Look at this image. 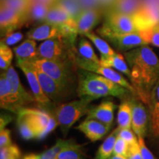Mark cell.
Returning <instances> with one entry per match:
<instances>
[{
  "label": "cell",
  "instance_id": "cell-1",
  "mask_svg": "<svg viewBox=\"0 0 159 159\" xmlns=\"http://www.w3.org/2000/svg\"><path fill=\"white\" fill-rule=\"evenodd\" d=\"M125 57L130 69V80L136 95L148 105L159 80V58L147 45L125 52Z\"/></svg>",
  "mask_w": 159,
  "mask_h": 159
},
{
  "label": "cell",
  "instance_id": "cell-2",
  "mask_svg": "<svg viewBox=\"0 0 159 159\" xmlns=\"http://www.w3.org/2000/svg\"><path fill=\"white\" fill-rule=\"evenodd\" d=\"M77 92L80 98L87 97L92 101L108 96L123 99L129 94H134L128 89L102 75L80 69L77 71Z\"/></svg>",
  "mask_w": 159,
  "mask_h": 159
},
{
  "label": "cell",
  "instance_id": "cell-3",
  "mask_svg": "<svg viewBox=\"0 0 159 159\" xmlns=\"http://www.w3.org/2000/svg\"><path fill=\"white\" fill-rule=\"evenodd\" d=\"M91 102V99L80 97L77 100L62 103L55 108L54 117L63 136H66L75 122L88 114L92 107L90 106Z\"/></svg>",
  "mask_w": 159,
  "mask_h": 159
},
{
  "label": "cell",
  "instance_id": "cell-4",
  "mask_svg": "<svg viewBox=\"0 0 159 159\" xmlns=\"http://www.w3.org/2000/svg\"><path fill=\"white\" fill-rule=\"evenodd\" d=\"M30 63L56 80L68 91L74 83L69 63L41 58L35 59Z\"/></svg>",
  "mask_w": 159,
  "mask_h": 159
},
{
  "label": "cell",
  "instance_id": "cell-5",
  "mask_svg": "<svg viewBox=\"0 0 159 159\" xmlns=\"http://www.w3.org/2000/svg\"><path fill=\"white\" fill-rule=\"evenodd\" d=\"M134 16H129L109 11L105 22L98 29V33L102 37L109 35H119L138 32Z\"/></svg>",
  "mask_w": 159,
  "mask_h": 159
},
{
  "label": "cell",
  "instance_id": "cell-6",
  "mask_svg": "<svg viewBox=\"0 0 159 159\" xmlns=\"http://www.w3.org/2000/svg\"><path fill=\"white\" fill-rule=\"evenodd\" d=\"M69 44L62 38H54L46 40L37 48V58L59 61L70 64L71 61L75 64V54L67 53Z\"/></svg>",
  "mask_w": 159,
  "mask_h": 159
},
{
  "label": "cell",
  "instance_id": "cell-7",
  "mask_svg": "<svg viewBox=\"0 0 159 159\" xmlns=\"http://www.w3.org/2000/svg\"><path fill=\"white\" fill-rule=\"evenodd\" d=\"M27 117L36 132V139H43L57 127V122L54 116L40 109L23 108L19 112ZM17 113V114H18Z\"/></svg>",
  "mask_w": 159,
  "mask_h": 159
},
{
  "label": "cell",
  "instance_id": "cell-8",
  "mask_svg": "<svg viewBox=\"0 0 159 159\" xmlns=\"http://www.w3.org/2000/svg\"><path fill=\"white\" fill-rule=\"evenodd\" d=\"M74 62L75 65L78 69L89 71L102 75V76L114 81L117 84L128 89L133 94H136V91H135L132 84H130L120 73L114 70L112 68L104 66L101 65L100 63H97L93 62V61H88V60H85L80 56H77V55H75Z\"/></svg>",
  "mask_w": 159,
  "mask_h": 159
},
{
  "label": "cell",
  "instance_id": "cell-9",
  "mask_svg": "<svg viewBox=\"0 0 159 159\" xmlns=\"http://www.w3.org/2000/svg\"><path fill=\"white\" fill-rule=\"evenodd\" d=\"M5 71L11 90L13 112L18 113L20 109L25 108L27 104L35 101V98L24 88L16 71L12 66Z\"/></svg>",
  "mask_w": 159,
  "mask_h": 159
},
{
  "label": "cell",
  "instance_id": "cell-10",
  "mask_svg": "<svg viewBox=\"0 0 159 159\" xmlns=\"http://www.w3.org/2000/svg\"><path fill=\"white\" fill-rule=\"evenodd\" d=\"M17 66L22 70L26 78L28 81L35 102L44 107L51 105L52 100L43 91L35 69L33 66L30 64V63L17 61Z\"/></svg>",
  "mask_w": 159,
  "mask_h": 159
},
{
  "label": "cell",
  "instance_id": "cell-11",
  "mask_svg": "<svg viewBox=\"0 0 159 159\" xmlns=\"http://www.w3.org/2000/svg\"><path fill=\"white\" fill-rule=\"evenodd\" d=\"M132 108V129L136 136L139 137L146 136L148 133L149 121V112L145 108L144 103L139 99H130Z\"/></svg>",
  "mask_w": 159,
  "mask_h": 159
},
{
  "label": "cell",
  "instance_id": "cell-12",
  "mask_svg": "<svg viewBox=\"0 0 159 159\" xmlns=\"http://www.w3.org/2000/svg\"><path fill=\"white\" fill-rule=\"evenodd\" d=\"M32 66L35 69L40 84H41V88H42V90L45 93V94L52 102H56L62 100L66 97V95L68 94V91L63 88V86H61L56 80L52 78L51 77H49L43 71L35 67L33 65Z\"/></svg>",
  "mask_w": 159,
  "mask_h": 159
},
{
  "label": "cell",
  "instance_id": "cell-13",
  "mask_svg": "<svg viewBox=\"0 0 159 159\" xmlns=\"http://www.w3.org/2000/svg\"><path fill=\"white\" fill-rule=\"evenodd\" d=\"M119 51L126 52L137 47L148 45L139 31L119 35H109L104 37Z\"/></svg>",
  "mask_w": 159,
  "mask_h": 159
},
{
  "label": "cell",
  "instance_id": "cell-14",
  "mask_svg": "<svg viewBox=\"0 0 159 159\" xmlns=\"http://www.w3.org/2000/svg\"><path fill=\"white\" fill-rule=\"evenodd\" d=\"M26 23L25 18L15 10L1 6L0 8V26L2 37L13 33L15 29Z\"/></svg>",
  "mask_w": 159,
  "mask_h": 159
},
{
  "label": "cell",
  "instance_id": "cell-15",
  "mask_svg": "<svg viewBox=\"0 0 159 159\" xmlns=\"http://www.w3.org/2000/svg\"><path fill=\"white\" fill-rule=\"evenodd\" d=\"M111 126L104 124L96 119H86L76 127L91 142L101 140L109 132Z\"/></svg>",
  "mask_w": 159,
  "mask_h": 159
},
{
  "label": "cell",
  "instance_id": "cell-16",
  "mask_svg": "<svg viewBox=\"0 0 159 159\" xmlns=\"http://www.w3.org/2000/svg\"><path fill=\"white\" fill-rule=\"evenodd\" d=\"M116 105L111 100L103 101L97 106H92L87 114L86 119H96L112 127L114 119V111Z\"/></svg>",
  "mask_w": 159,
  "mask_h": 159
},
{
  "label": "cell",
  "instance_id": "cell-17",
  "mask_svg": "<svg viewBox=\"0 0 159 159\" xmlns=\"http://www.w3.org/2000/svg\"><path fill=\"white\" fill-rule=\"evenodd\" d=\"M139 31L147 30L159 25V7L149 6L142 7L134 16Z\"/></svg>",
  "mask_w": 159,
  "mask_h": 159
},
{
  "label": "cell",
  "instance_id": "cell-18",
  "mask_svg": "<svg viewBox=\"0 0 159 159\" xmlns=\"http://www.w3.org/2000/svg\"><path fill=\"white\" fill-rule=\"evenodd\" d=\"M148 108L150 132L159 146V80L151 93Z\"/></svg>",
  "mask_w": 159,
  "mask_h": 159
},
{
  "label": "cell",
  "instance_id": "cell-19",
  "mask_svg": "<svg viewBox=\"0 0 159 159\" xmlns=\"http://www.w3.org/2000/svg\"><path fill=\"white\" fill-rule=\"evenodd\" d=\"M45 21L58 26H69L77 30V21L64 8L57 4L51 6Z\"/></svg>",
  "mask_w": 159,
  "mask_h": 159
},
{
  "label": "cell",
  "instance_id": "cell-20",
  "mask_svg": "<svg viewBox=\"0 0 159 159\" xmlns=\"http://www.w3.org/2000/svg\"><path fill=\"white\" fill-rule=\"evenodd\" d=\"M101 19V13L98 9L85 10L77 19L78 34L84 35L96 26Z\"/></svg>",
  "mask_w": 159,
  "mask_h": 159
},
{
  "label": "cell",
  "instance_id": "cell-21",
  "mask_svg": "<svg viewBox=\"0 0 159 159\" xmlns=\"http://www.w3.org/2000/svg\"><path fill=\"white\" fill-rule=\"evenodd\" d=\"M27 36L35 41H46L54 38H61V27L58 25L45 21L44 24L30 31Z\"/></svg>",
  "mask_w": 159,
  "mask_h": 159
},
{
  "label": "cell",
  "instance_id": "cell-22",
  "mask_svg": "<svg viewBox=\"0 0 159 159\" xmlns=\"http://www.w3.org/2000/svg\"><path fill=\"white\" fill-rule=\"evenodd\" d=\"M17 61L30 62L37 59V43L35 40L29 39L13 48Z\"/></svg>",
  "mask_w": 159,
  "mask_h": 159
},
{
  "label": "cell",
  "instance_id": "cell-23",
  "mask_svg": "<svg viewBox=\"0 0 159 159\" xmlns=\"http://www.w3.org/2000/svg\"><path fill=\"white\" fill-rule=\"evenodd\" d=\"M100 64L106 67L114 68L122 72L130 78V69L129 68L128 63L125 61V57L119 52H115L114 55L109 57H101Z\"/></svg>",
  "mask_w": 159,
  "mask_h": 159
},
{
  "label": "cell",
  "instance_id": "cell-24",
  "mask_svg": "<svg viewBox=\"0 0 159 159\" xmlns=\"http://www.w3.org/2000/svg\"><path fill=\"white\" fill-rule=\"evenodd\" d=\"M111 11L134 16L141 9L140 0H115L111 6Z\"/></svg>",
  "mask_w": 159,
  "mask_h": 159
},
{
  "label": "cell",
  "instance_id": "cell-25",
  "mask_svg": "<svg viewBox=\"0 0 159 159\" xmlns=\"http://www.w3.org/2000/svg\"><path fill=\"white\" fill-rule=\"evenodd\" d=\"M69 144V140L57 139L54 146L41 153L26 155L22 159H57V155L63 148Z\"/></svg>",
  "mask_w": 159,
  "mask_h": 159
},
{
  "label": "cell",
  "instance_id": "cell-26",
  "mask_svg": "<svg viewBox=\"0 0 159 159\" xmlns=\"http://www.w3.org/2000/svg\"><path fill=\"white\" fill-rule=\"evenodd\" d=\"M51 6L46 4L38 2L31 1L30 4L28 11L26 16V22L30 21H45Z\"/></svg>",
  "mask_w": 159,
  "mask_h": 159
},
{
  "label": "cell",
  "instance_id": "cell-27",
  "mask_svg": "<svg viewBox=\"0 0 159 159\" xmlns=\"http://www.w3.org/2000/svg\"><path fill=\"white\" fill-rule=\"evenodd\" d=\"M118 127L111 132V134L105 139L104 142L99 146L94 159H108L113 155L114 148L116 137L118 136Z\"/></svg>",
  "mask_w": 159,
  "mask_h": 159
},
{
  "label": "cell",
  "instance_id": "cell-28",
  "mask_svg": "<svg viewBox=\"0 0 159 159\" xmlns=\"http://www.w3.org/2000/svg\"><path fill=\"white\" fill-rule=\"evenodd\" d=\"M117 124L119 129H130L132 128V108L129 100L124 101L119 106Z\"/></svg>",
  "mask_w": 159,
  "mask_h": 159
},
{
  "label": "cell",
  "instance_id": "cell-29",
  "mask_svg": "<svg viewBox=\"0 0 159 159\" xmlns=\"http://www.w3.org/2000/svg\"><path fill=\"white\" fill-rule=\"evenodd\" d=\"M0 105L2 109H6L13 112L11 90L6 71L2 72L0 77Z\"/></svg>",
  "mask_w": 159,
  "mask_h": 159
},
{
  "label": "cell",
  "instance_id": "cell-30",
  "mask_svg": "<svg viewBox=\"0 0 159 159\" xmlns=\"http://www.w3.org/2000/svg\"><path fill=\"white\" fill-rule=\"evenodd\" d=\"M84 36L87 37L89 40L92 41L95 47H97L99 52H100L101 57L111 56L116 52L104 39H101L99 35H96L93 32H88V33H85Z\"/></svg>",
  "mask_w": 159,
  "mask_h": 159
},
{
  "label": "cell",
  "instance_id": "cell-31",
  "mask_svg": "<svg viewBox=\"0 0 159 159\" xmlns=\"http://www.w3.org/2000/svg\"><path fill=\"white\" fill-rule=\"evenodd\" d=\"M17 114V125L21 137L25 140L36 139V132L27 117L20 113H18Z\"/></svg>",
  "mask_w": 159,
  "mask_h": 159
},
{
  "label": "cell",
  "instance_id": "cell-32",
  "mask_svg": "<svg viewBox=\"0 0 159 159\" xmlns=\"http://www.w3.org/2000/svg\"><path fill=\"white\" fill-rule=\"evenodd\" d=\"M57 159H85L81 146L73 140L59 152Z\"/></svg>",
  "mask_w": 159,
  "mask_h": 159
},
{
  "label": "cell",
  "instance_id": "cell-33",
  "mask_svg": "<svg viewBox=\"0 0 159 159\" xmlns=\"http://www.w3.org/2000/svg\"><path fill=\"white\" fill-rule=\"evenodd\" d=\"M77 52L79 56L83 58L97 63H100V59H99L97 55L95 54L91 43L84 38H81V39L80 40Z\"/></svg>",
  "mask_w": 159,
  "mask_h": 159
},
{
  "label": "cell",
  "instance_id": "cell-34",
  "mask_svg": "<svg viewBox=\"0 0 159 159\" xmlns=\"http://www.w3.org/2000/svg\"><path fill=\"white\" fill-rule=\"evenodd\" d=\"M55 4L64 8L76 21L79 16L83 11L78 0H57Z\"/></svg>",
  "mask_w": 159,
  "mask_h": 159
},
{
  "label": "cell",
  "instance_id": "cell-35",
  "mask_svg": "<svg viewBox=\"0 0 159 159\" xmlns=\"http://www.w3.org/2000/svg\"><path fill=\"white\" fill-rule=\"evenodd\" d=\"M30 0H1V6L15 10L25 18L28 11Z\"/></svg>",
  "mask_w": 159,
  "mask_h": 159
},
{
  "label": "cell",
  "instance_id": "cell-36",
  "mask_svg": "<svg viewBox=\"0 0 159 159\" xmlns=\"http://www.w3.org/2000/svg\"><path fill=\"white\" fill-rule=\"evenodd\" d=\"M13 52L7 45L1 42L0 44V68L3 71H7L11 66Z\"/></svg>",
  "mask_w": 159,
  "mask_h": 159
},
{
  "label": "cell",
  "instance_id": "cell-37",
  "mask_svg": "<svg viewBox=\"0 0 159 159\" xmlns=\"http://www.w3.org/2000/svg\"><path fill=\"white\" fill-rule=\"evenodd\" d=\"M139 33L147 43L159 47V25L151 28L140 30Z\"/></svg>",
  "mask_w": 159,
  "mask_h": 159
},
{
  "label": "cell",
  "instance_id": "cell-38",
  "mask_svg": "<svg viewBox=\"0 0 159 159\" xmlns=\"http://www.w3.org/2000/svg\"><path fill=\"white\" fill-rule=\"evenodd\" d=\"M0 159H21V152L17 145L11 144L1 148Z\"/></svg>",
  "mask_w": 159,
  "mask_h": 159
},
{
  "label": "cell",
  "instance_id": "cell-39",
  "mask_svg": "<svg viewBox=\"0 0 159 159\" xmlns=\"http://www.w3.org/2000/svg\"><path fill=\"white\" fill-rule=\"evenodd\" d=\"M129 146L130 145H129L128 143L125 139L121 138L120 136H117L116 142H115L113 154L121 155V156L127 157L128 153Z\"/></svg>",
  "mask_w": 159,
  "mask_h": 159
},
{
  "label": "cell",
  "instance_id": "cell-40",
  "mask_svg": "<svg viewBox=\"0 0 159 159\" xmlns=\"http://www.w3.org/2000/svg\"><path fill=\"white\" fill-rule=\"evenodd\" d=\"M118 136H120L121 138H122L123 139H125V140L128 143L129 145L134 144L135 143L138 142V139H137L138 136H137L136 134H135L134 131H132L130 129L119 128Z\"/></svg>",
  "mask_w": 159,
  "mask_h": 159
},
{
  "label": "cell",
  "instance_id": "cell-41",
  "mask_svg": "<svg viewBox=\"0 0 159 159\" xmlns=\"http://www.w3.org/2000/svg\"><path fill=\"white\" fill-rule=\"evenodd\" d=\"M138 144L139 150H140L141 155H142L143 159H156L154 155L152 153V152L147 147L143 137H138Z\"/></svg>",
  "mask_w": 159,
  "mask_h": 159
},
{
  "label": "cell",
  "instance_id": "cell-42",
  "mask_svg": "<svg viewBox=\"0 0 159 159\" xmlns=\"http://www.w3.org/2000/svg\"><path fill=\"white\" fill-rule=\"evenodd\" d=\"M22 39H23L22 33H19V32H16V33L13 32V33H9V34L6 35L5 36H4L3 40L2 39L1 42L5 43V44L7 46H11L18 43Z\"/></svg>",
  "mask_w": 159,
  "mask_h": 159
},
{
  "label": "cell",
  "instance_id": "cell-43",
  "mask_svg": "<svg viewBox=\"0 0 159 159\" xmlns=\"http://www.w3.org/2000/svg\"><path fill=\"white\" fill-rule=\"evenodd\" d=\"M83 11L89 9H98L102 6L99 0H78Z\"/></svg>",
  "mask_w": 159,
  "mask_h": 159
},
{
  "label": "cell",
  "instance_id": "cell-44",
  "mask_svg": "<svg viewBox=\"0 0 159 159\" xmlns=\"http://www.w3.org/2000/svg\"><path fill=\"white\" fill-rule=\"evenodd\" d=\"M13 144L11 141V131L8 129L4 128L0 132V148L8 146Z\"/></svg>",
  "mask_w": 159,
  "mask_h": 159
},
{
  "label": "cell",
  "instance_id": "cell-45",
  "mask_svg": "<svg viewBox=\"0 0 159 159\" xmlns=\"http://www.w3.org/2000/svg\"><path fill=\"white\" fill-rule=\"evenodd\" d=\"M127 158H128V159H143L142 155H141L140 150H139L138 142L135 143L134 144H130L129 146L128 153Z\"/></svg>",
  "mask_w": 159,
  "mask_h": 159
},
{
  "label": "cell",
  "instance_id": "cell-46",
  "mask_svg": "<svg viewBox=\"0 0 159 159\" xmlns=\"http://www.w3.org/2000/svg\"><path fill=\"white\" fill-rule=\"evenodd\" d=\"M12 120V117L10 115L7 114H1V120H0V130H2L5 128V127L11 122Z\"/></svg>",
  "mask_w": 159,
  "mask_h": 159
},
{
  "label": "cell",
  "instance_id": "cell-47",
  "mask_svg": "<svg viewBox=\"0 0 159 159\" xmlns=\"http://www.w3.org/2000/svg\"><path fill=\"white\" fill-rule=\"evenodd\" d=\"M140 2L142 7H149V6H158L159 7V0H140Z\"/></svg>",
  "mask_w": 159,
  "mask_h": 159
},
{
  "label": "cell",
  "instance_id": "cell-48",
  "mask_svg": "<svg viewBox=\"0 0 159 159\" xmlns=\"http://www.w3.org/2000/svg\"><path fill=\"white\" fill-rule=\"evenodd\" d=\"M31 1L38 2H41V3L46 4V5L52 6V5H54L55 2H56L57 0H31Z\"/></svg>",
  "mask_w": 159,
  "mask_h": 159
},
{
  "label": "cell",
  "instance_id": "cell-49",
  "mask_svg": "<svg viewBox=\"0 0 159 159\" xmlns=\"http://www.w3.org/2000/svg\"><path fill=\"white\" fill-rule=\"evenodd\" d=\"M100 1L102 5H105V6H111L114 3V2L115 0H99Z\"/></svg>",
  "mask_w": 159,
  "mask_h": 159
},
{
  "label": "cell",
  "instance_id": "cell-50",
  "mask_svg": "<svg viewBox=\"0 0 159 159\" xmlns=\"http://www.w3.org/2000/svg\"><path fill=\"white\" fill-rule=\"evenodd\" d=\"M108 159H128V158L125 156H121V155L117 154H113Z\"/></svg>",
  "mask_w": 159,
  "mask_h": 159
}]
</instances>
